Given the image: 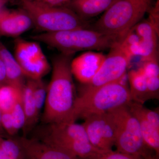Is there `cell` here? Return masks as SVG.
Returning <instances> with one entry per match:
<instances>
[{
  "label": "cell",
  "instance_id": "6da1fadb",
  "mask_svg": "<svg viewBox=\"0 0 159 159\" xmlns=\"http://www.w3.org/2000/svg\"><path fill=\"white\" fill-rule=\"evenodd\" d=\"M72 56L61 54L53 60L43 116V121L48 124L70 122L75 100L70 68Z\"/></svg>",
  "mask_w": 159,
  "mask_h": 159
},
{
  "label": "cell",
  "instance_id": "7a4b0ae2",
  "mask_svg": "<svg viewBox=\"0 0 159 159\" xmlns=\"http://www.w3.org/2000/svg\"><path fill=\"white\" fill-rule=\"evenodd\" d=\"M124 80L95 88L84 89L81 95L75 99L70 122L128 106L132 100Z\"/></svg>",
  "mask_w": 159,
  "mask_h": 159
},
{
  "label": "cell",
  "instance_id": "3957f363",
  "mask_svg": "<svg viewBox=\"0 0 159 159\" xmlns=\"http://www.w3.org/2000/svg\"><path fill=\"white\" fill-rule=\"evenodd\" d=\"M32 38L57 49L61 54L73 55L80 51H102L110 49L120 41L116 36L107 35L92 29L78 28L52 32L42 33Z\"/></svg>",
  "mask_w": 159,
  "mask_h": 159
},
{
  "label": "cell",
  "instance_id": "277c9868",
  "mask_svg": "<svg viewBox=\"0 0 159 159\" xmlns=\"http://www.w3.org/2000/svg\"><path fill=\"white\" fill-rule=\"evenodd\" d=\"M153 0H115L92 30L122 40L152 6Z\"/></svg>",
  "mask_w": 159,
  "mask_h": 159
},
{
  "label": "cell",
  "instance_id": "5b68a950",
  "mask_svg": "<svg viewBox=\"0 0 159 159\" xmlns=\"http://www.w3.org/2000/svg\"><path fill=\"white\" fill-rule=\"evenodd\" d=\"M21 9L31 18L33 26L43 33L87 28L86 20L66 6H50L35 0H20Z\"/></svg>",
  "mask_w": 159,
  "mask_h": 159
},
{
  "label": "cell",
  "instance_id": "8992f818",
  "mask_svg": "<svg viewBox=\"0 0 159 159\" xmlns=\"http://www.w3.org/2000/svg\"><path fill=\"white\" fill-rule=\"evenodd\" d=\"M40 140L80 159H89L100 150L91 144L82 124L66 122L48 124Z\"/></svg>",
  "mask_w": 159,
  "mask_h": 159
},
{
  "label": "cell",
  "instance_id": "52a82bcc",
  "mask_svg": "<svg viewBox=\"0 0 159 159\" xmlns=\"http://www.w3.org/2000/svg\"><path fill=\"white\" fill-rule=\"evenodd\" d=\"M108 113L115 124V145L118 151L143 159L153 157L149 152L151 148L146 145L142 137L139 122L131 113L128 106L115 109Z\"/></svg>",
  "mask_w": 159,
  "mask_h": 159
},
{
  "label": "cell",
  "instance_id": "ba28073f",
  "mask_svg": "<svg viewBox=\"0 0 159 159\" xmlns=\"http://www.w3.org/2000/svg\"><path fill=\"white\" fill-rule=\"evenodd\" d=\"M121 41L110 49L99 71L85 88H95L125 79L132 57Z\"/></svg>",
  "mask_w": 159,
  "mask_h": 159
},
{
  "label": "cell",
  "instance_id": "9c48e42d",
  "mask_svg": "<svg viewBox=\"0 0 159 159\" xmlns=\"http://www.w3.org/2000/svg\"><path fill=\"white\" fill-rule=\"evenodd\" d=\"M82 125L93 146L99 150H112L116 142V128L110 114L93 115L85 119Z\"/></svg>",
  "mask_w": 159,
  "mask_h": 159
},
{
  "label": "cell",
  "instance_id": "30bf717a",
  "mask_svg": "<svg viewBox=\"0 0 159 159\" xmlns=\"http://www.w3.org/2000/svg\"><path fill=\"white\" fill-rule=\"evenodd\" d=\"M18 141L25 159H80L39 139L22 137Z\"/></svg>",
  "mask_w": 159,
  "mask_h": 159
},
{
  "label": "cell",
  "instance_id": "8fae6325",
  "mask_svg": "<svg viewBox=\"0 0 159 159\" xmlns=\"http://www.w3.org/2000/svg\"><path fill=\"white\" fill-rule=\"evenodd\" d=\"M105 57L102 53L93 51L81 54L71 61L73 76L81 83L88 84L99 71Z\"/></svg>",
  "mask_w": 159,
  "mask_h": 159
},
{
  "label": "cell",
  "instance_id": "7c38bea8",
  "mask_svg": "<svg viewBox=\"0 0 159 159\" xmlns=\"http://www.w3.org/2000/svg\"><path fill=\"white\" fill-rule=\"evenodd\" d=\"M32 26L31 18L23 9H0V35L18 37Z\"/></svg>",
  "mask_w": 159,
  "mask_h": 159
},
{
  "label": "cell",
  "instance_id": "4fadbf2b",
  "mask_svg": "<svg viewBox=\"0 0 159 159\" xmlns=\"http://www.w3.org/2000/svg\"><path fill=\"white\" fill-rule=\"evenodd\" d=\"M140 37L139 55L142 62L158 59V36L157 31L148 20L140 21L133 28Z\"/></svg>",
  "mask_w": 159,
  "mask_h": 159
},
{
  "label": "cell",
  "instance_id": "5bb4252c",
  "mask_svg": "<svg viewBox=\"0 0 159 159\" xmlns=\"http://www.w3.org/2000/svg\"><path fill=\"white\" fill-rule=\"evenodd\" d=\"M115 0H70L66 7L85 20L97 16L109 8Z\"/></svg>",
  "mask_w": 159,
  "mask_h": 159
},
{
  "label": "cell",
  "instance_id": "9a60e30c",
  "mask_svg": "<svg viewBox=\"0 0 159 159\" xmlns=\"http://www.w3.org/2000/svg\"><path fill=\"white\" fill-rule=\"evenodd\" d=\"M0 58L5 67L7 84L22 89L26 77L14 56L1 42Z\"/></svg>",
  "mask_w": 159,
  "mask_h": 159
},
{
  "label": "cell",
  "instance_id": "2e32d148",
  "mask_svg": "<svg viewBox=\"0 0 159 159\" xmlns=\"http://www.w3.org/2000/svg\"><path fill=\"white\" fill-rule=\"evenodd\" d=\"M131 113L136 118L140 125L142 137L146 145L155 152L157 156L159 153V129L156 128L144 117L136 107L134 102L128 105Z\"/></svg>",
  "mask_w": 159,
  "mask_h": 159
},
{
  "label": "cell",
  "instance_id": "e0dca14e",
  "mask_svg": "<svg viewBox=\"0 0 159 159\" xmlns=\"http://www.w3.org/2000/svg\"><path fill=\"white\" fill-rule=\"evenodd\" d=\"M34 84V80L29 79L22 89L21 102L26 119L25 125L23 129L25 133L33 127L39 117L33 97Z\"/></svg>",
  "mask_w": 159,
  "mask_h": 159
},
{
  "label": "cell",
  "instance_id": "ac0fdd59",
  "mask_svg": "<svg viewBox=\"0 0 159 159\" xmlns=\"http://www.w3.org/2000/svg\"><path fill=\"white\" fill-rule=\"evenodd\" d=\"M44 55L39 45L36 42L29 41L20 39L15 43L14 57L20 67L33 62Z\"/></svg>",
  "mask_w": 159,
  "mask_h": 159
},
{
  "label": "cell",
  "instance_id": "d6986e66",
  "mask_svg": "<svg viewBox=\"0 0 159 159\" xmlns=\"http://www.w3.org/2000/svg\"><path fill=\"white\" fill-rule=\"evenodd\" d=\"M127 78L133 102L143 105L146 101L151 99L146 79L139 69L129 72Z\"/></svg>",
  "mask_w": 159,
  "mask_h": 159
},
{
  "label": "cell",
  "instance_id": "ffe728a7",
  "mask_svg": "<svg viewBox=\"0 0 159 159\" xmlns=\"http://www.w3.org/2000/svg\"><path fill=\"white\" fill-rule=\"evenodd\" d=\"M22 89L8 84L0 87V110L2 112L11 111L21 98Z\"/></svg>",
  "mask_w": 159,
  "mask_h": 159
},
{
  "label": "cell",
  "instance_id": "44dd1931",
  "mask_svg": "<svg viewBox=\"0 0 159 159\" xmlns=\"http://www.w3.org/2000/svg\"><path fill=\"white\" fill-rule=\"evenodd\" d=\"M0 159H25L18 140L5 139L0 135Z\"/></svg>",
  "mask_w": 159,
  "mask_h": 159
},
{
  "label": "cell",
  "instance_id": "7402d4cb",
  "mask_svg": "<svg viewBox=\"0 0 159 159\" xmlns=\"http://www.w3.org/2000/svg\"><path fill=\"white\" fill-rule=\"evenodd\" d=\"M47 86L42 80H34L33 97L38 113L39 114L44 107L47 95Z\"/></svg>",
  "mask_w": 159,
  "mask_h": 159
},
{
  "label": "cell",
  "instance_id": "603a6c76",
  "mask_svg": "<svg viewBox=\"0 0 159 159\" xmlns=\"http://www.w3.org/2000/svg\"><path fill=\"white\" fill-rule=\"evenodd\" d=\"M10 113L13 121L15 132L16 134L18 131L24 129L26 122L25 114L22 104L21 98L16 103Z\"/></svg>",
  "mask_w": 159,
  "mask_h": 159
},
{
  "label": "cell",
  "instance_id": "cb8c5ba5",
  "mask_svg": "<svg viewBox=\"0 0 159 159\" xmlns=\"http://www.w3.org/2000/svg\"><path fill=\"white\" fill-rule=\"evenodd\" d=\"M89 159H143L139 157L131 155L120 152L112 150H100L93 157Z\"/></svg>",
  "mask_w": 159,
  "mask_h": 159
},
{
  "label": "cell",
  "instance_id": "d4e9b609",
  "mask_svg": "<svg viewBox=\"0 0 159 159\" xmlns=\"http://www.w3.org/2000/svg\"><path fill=\"white\" fill-rule=\"evenodd\" d=\"M1 125L2 128L4 129L10 135L12 136L15 134L13 121L10 112H2L1 116Z\"/></svg>",
  "mask_w": 159,
  "mask_h": 159
},
{
  "label": "cell",
  "instance_id": "484cf974",
  "mask_svg": "<svg viewBox=\"0 0 159 159\" xmlns=\"http://www.w3.org/2000/svg\"><path fill=\"white\" fill-rule=\"evenodd\" d=\"M159 0H157L154 6H152L148 12L149 14L148 21L158 31H159Z\"/></svg>",
  "mask_w": 159,
  "mask_h": 159
},
{
  "label": "cell",
  "instance_id": "4316f807",
  "mask_svg": "<svg viewBox=\"0 0 159 159\" xmlns=\"http://www.w3.org/2000/svg\"><path fill=\"white\" fill-rule=\"evenodd\" d=\"M70 0H38L50 6H65Z\"/></svg>",
  "mask_w": 159,
  "mask_h": 159
},
{
  "label": "cell",
  "instance_id": "83f0119b",
  "mask_svg": "<svg viewBox=\"0 0 159 159\" xmlns=\"http://www.w3.org/2000/svg\"><path fill=\"white\" fill-rule=\"evenodd\" d=\"M6 70L4 64L0 58V87L7 84Z\"/></svg>",
  "mask_w": 159,
  "mask_h": 159
},
{
  "label": "cell",
  "instance_id": "f1b7e54d",
  "mask_svg": "<svg viewBox=\"0 0 159 159\" xmlns=\"http://www.w3.org/2000/svg\"><path fill=\"white\" fill-rule=\"evenodd\" d=\"M9 1V0H0V8L2 9V7Z\"/></svg>",
  "mask_w": 159,
  "mask_h": 159
},
{
  "label": "cell",
  "instance_id": "f546056e",
  "mask_svg": "<svg viewBox=\"0 0 159 159\" xmlns=\"http://www.w3.org/2000/svg\"><path fill=\"white\" fill-rule=\"evenodd\" d=\"M2 112L1 111V110H0V131H1L2 129V125H1V116H2Z\"/></svg>",
  "mask_w": 159,
  "mask_h": 159
},
{
  "label": "cell",
  "instance_id": "4dcf8cb0",
  "mask_svg": "<svg viewBox=\"0 0 159 159\" xmlns=\"http://www.w3.org/2000/svg\"><path fill=\"white\" fill-rule=\"evenodd\" d=\"M0 135H1V131H0Z\"/></svg>",
  "mask_w": 159,
  "mask_h": 159
},
{
  "label": "cell",
  "instance_id": "1f68e13d",
  "mask_svg": "<svg viewBox=\"0 0 159 159\" xmlns=\"http://www.w3.org/2000/svg\"><path fill=\"white\" fill-rule=\"evenodd\" d=\"M35 1H38V0H35Z\"/></svg>",
  "mask_w": 159,
  "mask_h": 159
},
{
  "label": "cell",
  "instance_id": "d6a6232c",
  "mask_svg": "<svg viewBox=\"0 0 159 159\" xmlns=\"http://www.w3.org/2000/svg\"></svg>",
  "mask_w": 159,
  "mask_h": 159
}]
</instances>
